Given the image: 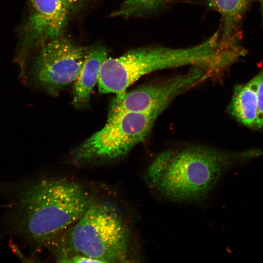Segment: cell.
I'll list each match as a JSON object with an SVG mask.
<instances>
[{
  "mask_svg": "<svg viewBox=\"0 0 263 263\" xmlns=\"http://www.w3.org/2000/svg\"><path fill=\"white\" fill-rule=\"evenodd\" d=\"M107 57V50L102 46L88 49L75 81L73 104L75 107L82 108L88 104L92 90L98 82L101 65Z\"/></svg>",
  "mask_w": 263,
  "mask_h": 263,
  "instance_id": "9",
  "label": "cell"
},
{
  "mask_svg": "<svg viewBox=\"0 0 263 263\" xmlns=\"http://www.w3.org/2000/svg\"><path fill=\"white\" fill-rule=\"evenodd\" d=\"M251 0H207L208 6L221 17L219 41L226 46L238 45L239 26Z\"/></svg>",
  "mask_w": 263,
  "mask_h": 263,
  "instance_id": "10",
  "label": "cell"
},
{
  "mask_svg": "<svg viewBox=\"0 0 263 263\" xmlns=\"http://www.w3.org/2000/svg\"><path fill=\"white\" fill-rule=\"evenodd\" d=\"M72 9L79 4L82 0H62Z\"/></svg>",
  "mask_w": 263,
  "mask_h": 263,
  "instance_id": "15",
  "label": "cell"
},
{
  "mask_svg": "<svg viewBox=\"0 0 263 263\" xmlns=\"http://www.w3.org/2000/svg\"><path fill=\"white\" fill-rule=\"evenodd\" d=\"M162 112L130 113L107 119L102 129L73 150L71 161L82 164L125 155L147 137Z\"/></svg>",
  "mask_w": 263,
  "mask_h": 263,
  "instance_id": "4",
  "label": "cell"
},
{
  "mask_svg": "<svg viewBox=\"0 0 263 263\" xmlns=\"http://www.w3.org/2000/svg\"><path fill=\"white\" fill-rule=\"evenodd\" d=\"M130 228L121 210L113 202L95 200L73 225L52 241L56 259L79 255L98 263L129 262Z\"/></svg>",
  "mask_w": 263,
  "mask_h": 263,
  "instance_id": "2",
  "label": "cell"
},
{
  "mask_svg": "<svg viewBox=\"0 0 263 263\" xmlns=\"http://www.w3.org/2000/svg\"><path fill=\"white\" fill-rule=\"evenodd\" d=\"M263 78V71L248 82L237 85L229 106L230 113L239 122L250 128L256 127L258 90Z\"/></svg>",
  "mask_w": 263,
  "mask_h": 263,
  "instance_id": "11",
  "label": "cell"
},
{
  "mask_svg": "<svg viewBox=\"0 0 263 263\" xmlns=\"http://www.w3.org/2000/svg\"><path fill=\"white\" fill-rule=\"evenodd\" d=\"M260 2L261 4L262 9L263 13V0H260Z\"/></svg>",
  "mask_w": 263,
  "mask_h": 263,
  "instance_id": "16",
  "label": "cell"
},
{
  "mask_svg": "<svg viewBox=\"0 0 263 263\" xmlns=\"http://www.w3.org/2000/svg\"><path fill=\"white\" fill-rule=\"evenodd\" d=\"M168 0H125L120 8L112 14L113 17H127L140 15L157 10Z\"/></svg>",
  "mask_w": 263,
  "mask_h": 263,
  "instance_id": "12",
  "label": "cell"
},
{
  "mask_svg": "<svg viewBox=\"0 0 263 263\" xmlns=\"http://www.w3.org/2000/svg\"><path fill=\"white\" fill-rule=\"evenodd\" d=\"M257 99V117L255 127L263 129V78L258 87Z\"/></svg>",
  "mask_w": 263,
  "mask_h": 263,
  "instance_id": "14",
  "label": "cell"
},
{
  "mask_svg": "<svg viewBox=\"0 0 263 263\" xmlns=\"http://www.w3.org/2000/svg\"><path fill=\"white\" fill-rule=\"evenodd\" d=\"M168 165L166 150L160 153L151 162L147 169L145 177L149 186L155 188L158 185Z\"/></svg>",
  "mask_w": 263,
  "mask_h": 263,
  "instance_id": "13",
  "label": "cell"
},
{
  "mask_svg": "<svg viewBox=\"0 0 263 263\" xmlns=\"http://www.w3.org/2000/svg\"><path fill=\"white\" fill-rule=\"evenodd\" d=\"M88 50L66 38L52 39L28 59L20 71V80L31 89L55 94L75 80Z\"/></svg>",
  "mask_w": 263,
  "mask_h": 263,
  "instance_id": "5",
  "label": "cell"
},
{
  "mask_svg": "<svg viewBox=\"0 0 263 263\" xmlns=\"http://www.w3.org/2000/svg\"><path fill=\"white\" fill-rule=\"evenodd\" d=\"M28 14L19 29V42L14 60L24 67L35 49L59 36L71 9L62 0H27Z\"/></svg>",
  "mask_w": 263,
  "mask_h": 263,
  "instance_id": "6",
  "label": "cell"
},
{
  "mask_svg": "<svg viewBox=\"0 0 263 263\" xmlns=\"http://www.w3.org/2000/svg\"><path fill=\"white\" fill-rule=\"evenodd\" d=\"M95 200L81 183L42 179L19 188L14 199L13 229L38 245H48L85 213Z\"/></svg>",
  "mask_w": 263,
  "mask_h": 263,
  "instance_id": "1",
  "label": "cell"
},
{
  "mask_svg": "<svg viewBox=\"0 0 263 263\" xmlns=\"http://www.w3.org/2000/svg\"><path fill=\"white\" fill-rule=\"evenodd\" d=\"M166 152L167 167L155 188L165 198L179 202L204 200L227 168L261 154L258 150L229 153L204 146Z\"/></svg>",
  "mask_w": 263,
  "mask_h": 263,
  "instance_id": "3",
  "label": "cell"
},
{
  "mask_svg": "<svg viewBox=\"0 0 263 263\" xmlns=\"http://www.w3.org/2000/svg\"><path fill=\"white\" fill-rule=\"evenodd\" d=\"M211 73L194 66L187 73L125 92L120 101L122 111L129 113L163 112L172 100L207 79Z\"/></svg>",
  "mask_w": 263,
  "mask_h": 263,
  "instance_id": "8",
  "label": "cell"
},
{
  "mask_svg": "<svg viewBox=\"0 0 263 263\" xmlns=\"http://www.w3.org/2000/svg\"><path fill=\"white\" fill-rule=\"evenodd\" d=\"M163 63L162 54L157 46L132 50L116 58L107 57L101 66L99 91L119 97L142 76L161 70Z\"/></svg>",
  "mask_w": 263,
  "mask_h": 263,
  "instance_id": "7",
  "label": "cell"
}]
</instances>
